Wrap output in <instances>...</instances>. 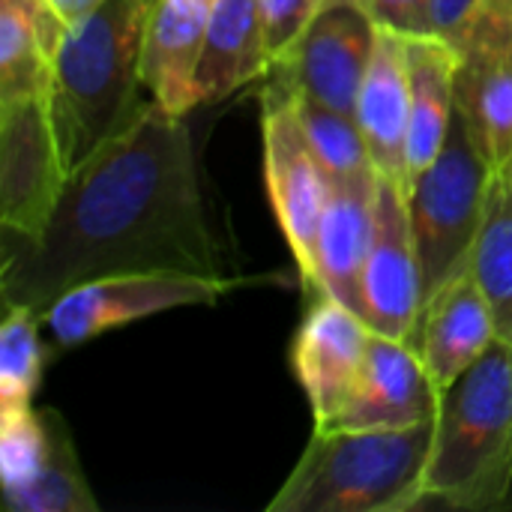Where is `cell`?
I'll list each match as a JSON object with an SVG mask.
<instances>
[{
	"label": "cell",
	"mask_w": 512,
	"mask_h": 512,
	"mask_svg": "<svg viewBox=\"0 0 512 512\" xmlns=\"http://www.w3.org/2000/svg\"><path fill=\"white\" fill-rule=\"evenodd\" d=\"M261 132H264V174H267L273 213L300 267L303 288L315 291V240H318V225L327 204L330 180L303 135L294 105V87L288 75L279 78L264 96Z\"/></svg>",
	"instance_id": "52a82bcc"
},
{
	"label": "cell",
	"mask_w": 512,
	"mask_h": 512,
	"mask_svg": "<svg viewBox=\"0 0 512 512\" xmlns=\"http://www.w3.org/2000/svg\"><path fill=\"white\" fill-rule=\"evenodd\" d=\"M468 267L483 288L498 339L512 345V177L495 174Z\"/></svg>",
	"instance_id": "ffe728a7"
},
{
	"label": "cell",
	"mask_w": 512,
	"mask_h": 512,
	"mask_svg": "<svg viewBox=\"0 0 512 512\" xmlns=\"http://www.w3.org/2000/svg\"><path fill=\"white\" fill-rule=\"evenodd\" d=\"M102 3H105V0H51V6L60 12V18H63L66 24H72V21L90 15V12L99 9Z\"/></svg>",
	"instance_id": "f1b7e54d"
},
{
	"label": "cell",
	"mask_w": 512,
	"mask_h": 512,
	"mask_svg": "<svg viewBox=\"0 0 512 512\" xmlns=\"http://www.w3.org/2000/svg\"><path fill=\"white\" fill-rule=\"evenodd\" d=\"M423 267L408 195L387 177L375 189V231L363 270V318L375 333L411 342L423 315Z\"/></svg>",
	"instance_id": "30bf717a"
},
{
	"label": "cell",
	"mask_w": 512,
	"mask_h": 512,
	"mask_svg": "<svg viewBox=\"0 0 512 512\" xmlns=\"http://www.w3.org/2000/svg\"><path fill=\"white\" fill-rule=\"evenodd\" d=\"M378 27L402 36H432V0H360Z\"/></svg>",
	"instance_id": "83f0119b"
},
{
	"label": "cell",
	"mask_w": 512,
	"mask_h": 512,
	"mask_svg": "<svg viewBox=\"0 0 512 512\" xmlns=\"http://www.w3.org/2000/svg\"><path fill=\"white\" fill-rule=\"evenodd\" d=\"M492 177L495 171L477 147L471 126L456 102V114L438 159L414 180L408 192V213L423 267L426 300L447 279L468 267Z\"/></svg>",
	"instance_id": "5b68a950"
},
{
	"label": "cell",
	"mask_w": 512,
	"mask_h": 512,
	"mask_svg": "<svg viewBox=\"0 0 512 512\" xmlns=\"http://www.w3.org/2000/svg\"><path fill=\"white\" fill-rule=\"evenodd\" d=\"M210 3H213V0H210Z\"/></svg>",
	"instance_id": "1f68e13d"
},
{
	"label": "cell",
	"mask_w": 512,
	"mask_h": 512,
	"mask_svg": "<svg viewBox=\"0 0 512 512\" xmlns=\"http://www.w3.org/2000/svg\"><path fill=\"white\" fill-rule=\"evenodd\" d=\"M357 123L366 138L378 177L393 180L405 195L408 174V123H411V75L405 60V36L378 27L369 72L357 96Z\"/></svg>",
	"instance_id": "9a60e30c"
},
{
	"label": "cell",
	"mask_w": 512,
	"mask_h": 512,
	"mask_svg": "<svg viewBox=\"0 0 512 512\" xmlns=\"http://www.w3.org/2000/svg\"><path fill=\"white\" fill-rule=\"evenodd\" d=\"M435 420L405 429H315L267 512H405L426 501Z\"/></svg>",
	"instance_id": "3957f363"
},
{
	"label": "cell",
	"mask_w": 512,
	"mask_h": 512,
	"mask_svg": "<svg viewBox=\"0 0 512 512\" xmlns=\"http://www.w3.org/2000/svg\"><path fill=\"white\" fill-rule=\"evenodd\" d=\"M270 69H273V57L267 48L261 3L213 0L201 60L195 72L201 105L231 96L237 87L267 75Z\"/></svg>",
	"instance_id": "d6986e66"
},
{
	"label": "cell",
	"mask_w": 512,
	"mask_h": 512,
	"mask_svg": "<svg viewBox=\"0 0 512 512\" xmlns=\"http://www.w3.org/2000/svg\"><path fill=\"white\" fill-rule=\"evenodd\" d=\"M153 270L219 276V252L204 219L192 132L150 99L66 174L36 237H6L0 294L42 315L81 282Z\"/></svg>",
	"instance_id": "6da1fadb"
},
{
	"label": "cell",
	"mask_w": 512,
	"mask_h": 512,
	"mask_svg": "<svg viewBox=\"0 0 512 512\" xmlns=\"http://www.w3.org/2000/svg\"><path fill=\"white\" fill-rule=\"evenodd\" d=\"M48 456V426L30 405H0V480L3 495L27 486Z\"/></svg>",
	"instance_id": "d4e9b609"
},
{
	"label": "cell",
	"mask_w": 512,
	"mask_h": 512,
	"mask_svg": "<svg viewBox=\"0 0 512 512\" xmlns=\"http://www.w3.org/2000/svg\"><path fill=\"white\" fill-rule=\"evenodd\" d=\"M210 0H153L144 45L141 84L168 114L186 117L201 105L195 72L204 48Z\"/></svg>",
	"instance_id": "e0dca14e"
},
{
	"label": "cell",
	"mask_w": 512,
	"mask_h": 512,
	"mask_svg": "<svg viewBox=\"0 0 512 512\" xmlns=\"http://www.w3.org/2000/svg\"><path fill=\"white\" fill-rule=\"evenodd\" d=\"M369 336L372 327L327 294H321V300L309 309L294 339L291 363L309 396L315 429H327L345 408L363 369Z\"/></svg>",
	"instance_id": "4fadbf2b"
},
{
	"label": "cell",
	"mask_w": 512,
	"mask_h": 512,
	"mask_svg": "<svg viewBox=\"0 0 512 512\" xmlns=\"http://www.w3.org/2000/svg\"><path fill=\"white\" fill-rule=\"evenodd\" d=\"M498 339L495 318L471 267L447 279L426 303L411 345L420 351L438 390L453 384Z\"/></svg>",
	"instance_id": "2e32d148"
},
{
	"label": "cell",
	"mask_w": 512,
	"mask_h": 512,
	"mask_svg": "<svg viewBox=\"0 0 512 512\" xmlns=\"http://www.w3.org/2000/svg\"><path fill=\"white\" fill-rule=\"evenodd\" d=\"M153 0H105L69 24L51 60V123L72 174L141 111V45Z\"/></svg>",
	"instance_id": "7a4b0ae2"
},
{
	"label": "cell",
	"mask_w": 512,
	"mask_h": 512,
	"mask_svg": "<svg viewBox=\"0 0 512 512\" xmlns=\"http://www.w3.org/2000/svg\"><path fill=\"white\" fill-rule=\"evenodd\" d=\"M294 105L303 135L312 153L318 156L321 168L327 171V177H378L357 117L333 111L324 102L300 93L297 87H294Z\"/></svg>",
	"instance_id": "7402d4cb"
},
{
	"label": "cell",
	"mask_w": 512,
	"mask_h": 512,
	"mask_svg": "<svg viewBox=\"0 0 512 512\" xmlns=\"http://www.w3.org/2000/svg\"><path fill=\"white\" fill-rule=\"evenodd\" d=\"M510 177H512V168H510Z\"/></svg>",
	"instance_id": "4dcf8cb0"
},
{
	"label": "cell",
	"mask_w": 512,
	"mask_h": 512,
	"mask_svg": "<svg viewBox=\"0 0 512 512\" xmlns=\"http://www.w3.org/2000/svg\"><path fill=\"white\" fill-rule=\"evenodd\" d=\"M405 60L411 75L408 174L414 186L447 141L459 102L462 54L438 36H405Z\"/></svg>",
	"instance_id": "ac0fdd59"
},
{
	"label": "cell",
	"mask_w": 512,
	"mask_h": 512,
	"mask_svg": "<svg viewBox=\"0 0 512 512\" xmlns=\"http://www.w3.org/2000/svg\"><path fill=\"white\" fill-rule=\"evenodd\" d=\"M51 93V57L30 18L0 0V99Z\"/></svg>",
	"instance_id": "cb8c5ba5"
},
{
	"label": "cell",
	"mask_w": 512,
	"mask_h": 512,
	"mask_svg": "<svg viewBox=\"0 0 512 512\" xmlns=\"http://www.w3.org/2000/svg\"><path fill=\"white\" fill-rule=\"evenodd\" d=\"M327 180L330 192L315 240V291L339 300L363 318V270L375 231L378 177Z\"/></svg>",
	"instance_id": "5bb4252c"
},
{
	"label": "cell",
	"mask_w": 512,
	"mask_h": 512,
	"mask_svg": "<svg viewBox=\"0 0 512 512\" xmlns=\"http://www.w3.org/2000/svg\"><path fill=\"white\" fill-rule=\"evenodd\" d=\"M48 426V456L42 471L21 489L3 495L15 512H96L99 504L81 474L72 435L57 411H42Z\"/></svg>",
	"instance_id": "44dd1931"
},
{
	"label": "cell",
	"mask_w": 512,
	"mask_h": 512,
	"mask_svg": "<svg viewBox=\"0 0 512 512\" xmlns=\"http://www.w3.org/2000/svg\"><path fill=\"white\" fill-rule=\"evenodd\" d=\"M66 171L51 123L48 93L0 99V225L36 237L48 222Z\"/></svg>",
	"instance_id": "ba28073f"
},
{
	"label": "cell",
	"mask_w": 512,
	"mask_h": 512,
	"mask_svg": "<svg viewBox=\"0 0 512 512\" xmlns=\"http://www.w3.org/2000/svg\"><path fill=\"white\" fill-rule=\"evenodd\" d=\"M39 315L30 306L3 303L0 324V405H30L42 381L45 348Z\"/></svg>",
	"instance_id": "603a6c76"
},
{
	"label": "cell",
	"mask_w": 512,
	"mask_h": 512,
	"mask_svg": "<svg viewBox=\"0 0 512 512\" xmlns=\"http://www.w3.org/2000/svg\"><path fill=\"white\" fill-rule=\"evenodd\" d=\"M459 108L495 174L512 168V15L486 9L462 48Z\"/></svg>",
	"instance_id": "7c38bea8"
},
{
	"label": "cell",
	"mask_w": 512,
	"mask_h": 512,
	"mask_svg": "<svg viewBox=\"0 0 512 512\" xmlns=\"http://www.w3.org/2000/svg\"><path fill=\"white\" fill-rule=\"evenodd\" d=\"M489 0H432V36L453 45L459 54L474 36Z\"/></svg>",
	"instance_id": "4316f807"
},
{
	"label": "cell",
	"mask_w": 512,
	"mask_h": 512,
	"mask_svg": "<svg viewBox=\"0 0 512 512\" xmlns=\"http://www.w3.org/2000/svg\"><path fill=\"white\" fill-rule=\"evenodd\" d=\"M426 501L498 510L512 489V345L495 339L441 390L426 465Z\"/></svg>",
	"instance_id": "277c9868"
},
{
	"label": "cell",
	"mask_w": 512,
	"mask_h": 512,
	"mask_svg": "<svg viewBox=\"0 0 512 512\" xmlns=\"http://www.w3.org/2000/svg\"><path fill=\"white\" fill-rule=\"evenodd\" d=\"M237 282L198 273H114L63 291L42 315V327L57 348H75L132 321L183 309L213 306Z\"/></svg>",
	"instance_id": "8992f818"
},
{
	"label": "cell",
	"mask_w": 512,
	"mask_h": 512,
	"mask_svg": "<svg viewBox=\"0 0 512 512\" xmlns=\"http://www.w3.org/2000/svg\"><path fill=\"white\" fill-rule=\"evenodd\" d=\"M375 39L378 24L360 0H324L276 69L300 93L354 117Z\"/></svg>",
	"instance_id": "9c48e42d"
},
{
	"label": "cell",
	"mask_w": 512,
	"mask_h": 512,
	"mask_svg": "<svg viewBox=\"0 0 512 512\" xmlns=\"http://www.w3.org/2000/svg\"><path fill=\"white\" fill-rule=\"evenodd\" d=\"M261 3V18H264V33H267V48L273 57V66L285 60V54L294 48L312 15L321 9L324 0H258Z\"/></svg>",
	"instance_id": "484cf974"
},
{
	"label": "cell",
	"mask_w": 512,
	"mask_h": 512,
	"mask_svg": "<svg viewBox=\"0 0 512 512\" xmlns=\"http://www.w3.org/2000/svg\"><path fill=\"white\" fill-rule=\"evenodd\" d=\"M441 390L411 342L375 333L345 408L327 429H405L435 420Z\"/></svg>",
	"instance_id": "8fae6325"
},
{
	"label": "cell",
	"mask_w": 512,
	"mask_h": 512,
	"mask_svg": "<svg viewBox=\"0 0 512 512\" xmlns=\"http://www.w3.org/2000/svg\"><path fill=\"white\" fill-rule=\"evenodd\" d=\"M486 9H495V12H504V15H512V0H489Z\"/></svg>",
	"instance_id": "f546056e"
}]
</instances>
